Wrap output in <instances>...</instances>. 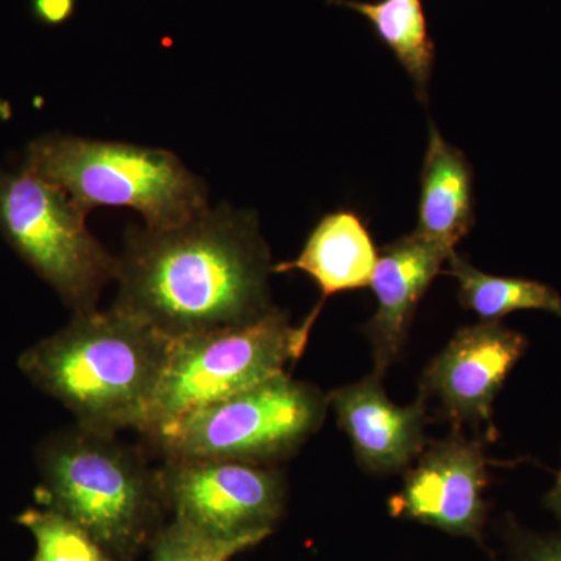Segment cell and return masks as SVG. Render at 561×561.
Segmentation results:
<instances>
[{
  "instance_id": "52a82bcc",
  "label": "cell",
  "mask_w": 561,
  "mask_h": 561,
  "mask_svg": "<svg viewBox=\"0 0 561 561\" xmlns=\"http://www.w3.org/2000/svg\"><path fill=\"white\" fill-rule=\"evenodd\" d=\"M87 217L35 173L0 172V231L76 313L98 309L117 271V257L88 230Z\"/></svg>"
},
{
  "instance_id": "7a4b0ae2",
  "label": "cell",
  "mask_w": 561,
  "mask_h": 561,
  "mask_svg": "<svg viewBox=\"0 0 561 561\" xmlns=\"http://www.w3.org/2000/svg\"><path fill=\"white\" fill-rule=\"evenodd\" d=\"M171 343L147 321L113 306L76 313L68 327L25 351L20 367L76 415L79 426L144 434Z\"/></svg>"
},
{
  "instance_id": "8fae6325",
  "label": "cell",
  "mask_w": 561,
  "mask_h": 561,
  "mask_svg": "<svg viewBox=\"0 0 561 561\" xmlns=\"http://www.w3.org/2000/svg\"><path fill=\"white\" fill-rule=\"evenodd\" d=\"M379 376L332 390L328 402L348 435L365 470L391 474L404 470L424 448V397L398 405L387 397Z\"/></svg>"
},
{
  "instance_id": "5b68a950",
  "label": "cell",
  "mask_w": 561,
  "mask_h": 561,
  "mask_svg": "<svg viewBox=\"0 0 561 561\" xmlns=\"http://www.w3.org/2000/svg\"><path fill=\"white\" fill-rule=\"evenodd\" d=\"M320 312L316 306L291 327L286 312L271 308L243 323L172 339L144 435L286 373L305 353Z\"/></svg>"
},
{
  "instance_id": "4fadbf2b",
  "label": "cell",
  "mask_w": 561,
  "mask_h": 561,
  "mask_svg": "<svg viewBox=\"0 0 561 561\" xmlns=\"http://www.w3.org/2000/svg\"><path fill=\"white\" fill-rule=\"evenodd\" d=\"M378 256L360 217L335 210L313 227L295 260L272 265V273H305L319 287L323 306L332 295L370 287Z\"/></svg>"
},
{
  "instance_id": "ba28073f",
  "label": "cell",
  "mask_w": 561,
  "mask_h": 561,
  "mask_svg": "<svg viewBox=\"0 0 561 561\" xmlns=\"http://www.w3.org/2000/svg\"><path fill=\"white\" fill-rule=\"evenodd\" d=\"M158 478L173 518L214 537H271L286 511L283 476L261 463L168 460Z\"/></svg>"
},
{
  "instance_id": "ffe728a7",
  "label": "cell",
  "mask_w": 561,
  "mask_h": 561,
  "mask_svg": "<svg viewBox=\"0 0 561 561\" xmlns=\"http://www.w3.org/2000/svg\"><path fill=\"white\" fill-rule=\"evenodd\" d=\"M31 5L33 16L41 24L57 27L72 20L77 10V0H31Z\"/></svg>"
},
{
  "instance_id": "277c9868",
  "label": "cell",
  "mask_w": 561,
  "mask_h": 561,
  "mask_svg": "<svg viewBox=\"0 0 561 561\" xmlns=\"http://www.w3.org/2000/svg\"><path fill=\"white\" fill-rule=\"evenodd\" d=\"M24 169L60 187L87 216L98 206H125L146 227L171 228L209 208L201 176L164 149L50 135L28 146Z\"/></svg>"
},
{
  "instance_id": "30bf717a",
  "label": "cell",
  "mask_w": 561,
  "mask_h": 561,
  "mask_svg": "<svg viewBox=\"0 0 561 561\" xmlns=\"http://www.w3.org/2000/svg\"><path fill=\"white\" fill-rule=\"evenodd\" d=\"M527 346L526 335L500 321L461 328L432 360L423 393L435 394L456 423L491 427L493 402Z\"/></svg>"
},
{
  "instance_id": "7c38bea8",
  "label": "cell",
  "mask_w": 561,
  "mask_h": 561,
  "mask_svg": "<svg viewBox=\"0 0 561 561\" xmlns=\"http://www.w3.org/2000/svg\"><path fill=\"white\" fill-rule=\"evenodd\" d=\"M451 254L416 232L379 253L370 284L378 309L364 328L375 357L373 373L379 378L400 354L421 297Z\"/></svg>"
},
{
  "instance_id": "44dd1931",
  "label": "cell",
  "mask_w": 561,
  "mask_h": 561,
  "mask_svg": "<svg viewBox=\"0 0 561 561\" xmlns=\"http://www.w3.org/2000/svg\"><path fill=\"white\" fill-rule=\"evenodd\" d=\"M545 504L546 507L549 508V512L561 522V468L559 474H557L556 482H553L552 489L546 494Z\"/></svg>"
},
{
  "instance_id": "3957f363",
  "label": "cell",
  "mask_w": 561,
  "mask_h": 561,
  "mask_svg": "<svg viewBox=\"0 0 561 561\" xmlns=\"http://www.w3.org/2000/svg\"><path fill=\"white\" fill-rule=\"evenodd\" d=\"M39 468L36 501L83 527L116 561H138L164 526L158 471L114 435L62 432L41 449Z\"/></svg>"
},
{
  "instance_id": "ac0fdd59",
  "label": "cell",
  "mask_w": 561,
  "mask_h": 561,
  "mask_svg": "<svg viewBox=\"0 0 561 561\" xmlns=\"http://www.w3.org/2000/svg\"><path fill=\"white\" fill-rule=\"evenodd\" d=\"M265 535L220 538L173 518L151 541V561H230L265 540Z\"/></svg>"
},
{
  "instance_id": "9c48e42d",
  "label": "cell",
  "mask_w": 561,
  "mask_h": 561,
  "mask_svg": "<svg viewBox=\"0 0 561 561\" xmlns=\"http://www.w3.org/2000/svg\"><path fill=\"white\" fill-rule=\"evenodd\" d=\"M489 485L485 454L479 443L461 437L438 443L391 497L390 512L454 537L483 542Z\"/></svg>"
},
{
  "instance_id": "5bb4252c",
  "label": "cell",
  "mask_w": 561,
  "mask_h": 561,
  "mask_svg": "<svg viewBox=\"0 0 561 561\" xmlns=\"http://www.w3.org/2000/svg\"><path fill=\"white\" fill-rule=\"evenodd\" d=\"M472 169L463 151L443 139L430 125V140L421 172L416 234L454 253L474 225Z\"/></svg>"
},
{
  "instance_id": "2e32d148",
  "label": "cell",
  "mask_w": 561,
  "mask_h": 561,
  "mask_svg": "<svg viewBox=\"0 0 561 561\" xmlns=\"http://www.w3.org/2000/svg\"><path fill=\"white\" fill-rule=\"evenodd\" d=\"M449 275L459 284V300L483 321H497L518 311H542L561 317V295L548 284L526 278H505L478 271L453 253Z\"/></svg>"
},
{
  "instance_id": "8992f818",
  "label": "cell",
  "mask_w": 561,
  "mask_h": 561,
  "mask_svg": "<svg viewBox=\"0 0 561 561\" xmlns=\"http://www.w3.org/2000/svg\"><path fill=\"white\" fill-rule=\"evenodd\" d=\"M327 400L287 373L151 431L165 460L278 459L319 430Z\"/></svg>"
},
{
  "instance_id": "d6986e66",
  "label": "cell",
  "mask_w": 561,
  "mask_h": 561,
  "mask_svg": "<svg viewBox=\"0 0 561 561\" xmlns=\"http://www.w3.org/2000/svg\"><path fill=\"white\" fill-rule=\"evenodd\" d=\"M508 561H561V534H538L507 524Z\"/></svg>"
},
{
  "instance_id": "6da1fadb",
  "label": "cell",
  "mask_w": 561,
  "mask_h": 561,
  "mask_svg": "<svg viewBox=\"0 0 561 561\" xmlns=\"http://www.w3.org/2000/svg\"><path fill=\"white\" fill-rule=\"evenodd\" d=\"M271 254L253 214L220 205L171 228H130L114 302L171 339L256 319L268 301Z\"/></svg>"
},
{
  "instance_id": "e0dca14e",
  "label": "cell",
  "mask_w": 561,
  "mask_h": 561,
  "mask_svg": "<svg viewBox=\"0 0 561 561\" xmlns=\"http://www.w3.org/2000/svg\"><path fill=\"white\" fill-rule=\"evenodd\" d=\"M16 522L35 538L31 561H116L83 527L54 508H27Z\"/></svg>"
},
{
  "instance_id": "9a60e30c",
  "label": "cell",
  "mask_w": 561,
  "mask_h": 561,
  "mask_svg": "<svg viewBox=\"0 0 561 561\" xmlns=\"http://www.w3.org/2000/svg\"><path fill=\"white\" fill-rule=\"evenodd\" d=\"M334 5L359 13L394 55L415 84L421 101H426L435 46L427 28L423 0H331Z\"/></svg>"
}]
</instances>
